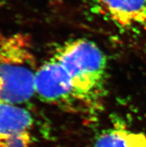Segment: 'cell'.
<instances>
[{
  "instance_id": "cell-3",
  "label": "cell",
  "mask_w": 146,
  "mask_h": 147,
  "mask_svg": "<svg viewBox=\"0 0 146 147\" xmlns=\"http://www.w3.org/2000/svg\"><path fill=\"white\" fill-rule=\"evenodd\" d=\"M33 125L32 114L25 108L0 103V147H29Z\"/></svg>"
},
{
  "instance_id": "cell-2",
  "label": "cell",
  "mask_w": 146,
  "mask_h": 147,
  "mask_svg": "<svg viewBox=\"0 0 146 147\" xmlns=\"http://www.w3.org/2000/svg\"><path fill=\"white\" fill-rule=\"evenodd\" d=\"M63 69L75 100L89 102L103 88L107 58L93 41L78 38L67 41L52 56Z\"/></svg>"
},
{
  "instance_id": "cell-6",
  "label": "cell",
  "mask_w": 146,
  "mask_h": 147,
  "mask_svg": "<svg viewBox=\"0 0 146 147\" xmlns=\"http://www.w3.org/2000/svg\"><path fill=\"white\" fill-rule=\"evenodd\" d=\"M93 147H146V135L117 124L103 131Z\"/></svg>"
},
{
  "instance_id": "cell-4",
  "label": "cell",
  "mask_w": 146,
  "mask_h": 147,
  "mask_svg": "<svg viewBox=\"0 0 146 147\" xmlns=\"http://www.w3.org/2000/svg\"><path fill=\"white\" fill-rule=\"evenodd\" d=\"M35 93L51 104L75 100L70 84L61 65L52 57L40 66L35 80Z\"/></svg>"
},
{
  "instance_id": "cell-1",
  "label": "cell",
  "mask_w": 146,
  "mask_h": 147,
  "mask_svg": "<svg viewBox=\"0 0 146 147\" xmlns=\"http://www.w3.org/2000/svg\"><path fill=\"white\" fill-rule=\"evenodd\" d=\"M38 68L29 35L0 33V103L19 105L32 99Z\"/></svg>"
},
{
  "instance_id": "cell-5",
  "label": "cell",
  "mask_w": 146,
  "mask_h": 147,
  "mask_svg": "<svg viewBox=\"0 0 146 147\" xmlns=\"http://www.w3.org/2000/svg\"><path fill=\"white\" fill-rule=\"evenodd\" d=\"M107 17L124 31H146V0H101Z\"/></svg>"
}]
</instances>
